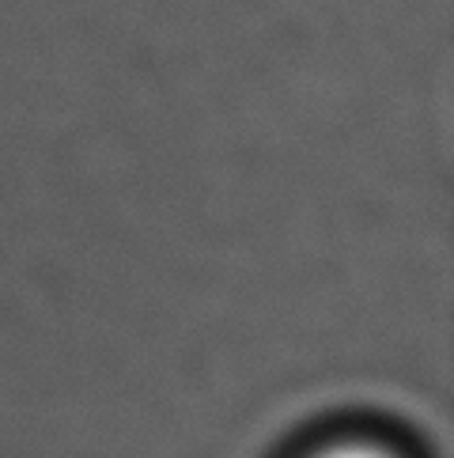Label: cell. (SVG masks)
<instances>
[{
    "label": "cell",
    "mask_w": 454,
    "mask_h": 458,
    "mask_svg": "<svg viewBox=\"0 0 454 458\" xmlns=\"http://www.w3.org/2000/svg\"><path fill=\"white\" fill-rule=\"evenodd\" d=\"M311 458H398L394 451H386L379 444H364V439H349V444H333L326 451H318Z\"/></svg>",
    "instance_id": "1"
}]
</instances>
